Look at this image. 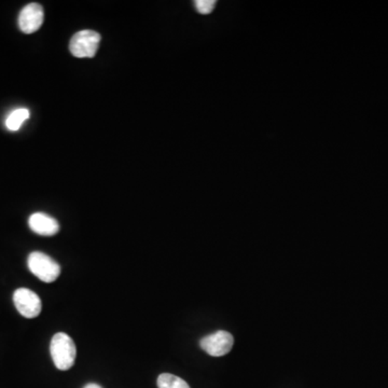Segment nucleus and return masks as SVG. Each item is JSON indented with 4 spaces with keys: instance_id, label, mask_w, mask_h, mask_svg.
Masks as SVG:
<instances>
[{
    "instance_id": "nucleus-1",
    "label": "nucleus",
    "mask_w": 388,
    "mask_h": 388,
    "mask_svg": "<svg viewBox=\"0 0 388 388\" xmlns=\"http://www.w3.org/2000/svg\"><path fill=\"white\" fill-rule=\"evenodd\" d=\"M51 357L59 370H69L75 363L77 348L75 342L64 332L53 336L50 344Z\"/></svg>"
},
{
    "instance_id": "nucleus-2",
    "label": "nucleus",
    "mask_w": 388,
    "mask_h": 388,
    "mask_svg": "<svg viewBox=\"0 0 388 388\" xmlns=\"http://www.w3.org/2000/svg\"><path fill=\"white\" fill-rule=\"evenodd\" d=\"M28 266L30 271L45 283H53L61 274V266L50 256L34 251L28 256Z\"/></svg>"
},
{
    "instance_id": "nucleus-3",
    "label": "nucleus",
    "mask_w": 388,
    "mask_h": 388,
    "mask_svg": "<svg viewBox=\"0 0 388 388\" xmlns=\"http://www.w3.org/2000/svg\"><path fill=\"white\" fill-rule=\"evenodd\" d=\"M101 39V35L94 30H80L70 40V53L79 59L94 57L100 47Z\"/></svg>"
},
{
    "instance_id": "nucleus-4",
    "label": "nucleus",
    "mask_w": 388,
    "mask_h": 388,
    "mask_svg": "<svg viewBox=\"0 0 388 388\" xmlns=\"http://www.w3.org/2000/svg\"><path fill=\"white\" fill-rule=\"evenodd\" d=\"M13 302L18 313L25 319H35L42 309V303L38 295L28 288L14 291Z\"/></svg>"
},
{
    "instance_id": "nucleus-5",
    "label": "nucleus",
    "mask_w": 388,
    "mask_h": 388,
    "mask_svg": "<svg viewBox=\"0 0 388 388\" xmlns=\"http://www.w3.org/2000/svg\"><path fill=\"white\" fill-rule=\"evenodd\" d=\"M234 338L228 331H217L206 336L200 341V346L210 356H224L232 350Z\"/></svg>"
},
{
    "instance_id": "nucleus-6",
    "label": "nucleus",
    "mask_w": 388,
    "mask_h": 388,
    "mask_svg": "<svg viewBox=\"0 0 388 388\" xmlns=\"http://www.w3.org/2000/svg\"><path fill=\"white\" fill-rule=\"evenodd\" d=\"M43 20V8L39 4H30L21 11L18 26L24 34H33L42 26Z\"/></svg>"
},
{
    "instance_id": "nucleus-7",
    "label": "nucleus",
    "mask_w": 388,
    "mask_h": 388,
    "mask_svg": "<svg viewBox=\"0 0 388 388\" xmlns=\"http://www.w3.org/2000/svg\"><path fill=\"white\" fill-rule=\"evenodd\" d=\"M30 230L42 236H53L59 233V224L57 219L43 212H35L28 219Z\"/></svg>"
},
{
    "instance_id": "nucleus-8",
    "label": "nucleus",
    "mask_w": 388,
    "mask_h": 388,
    "mask_svg": "<svg viewBox=\"0 0 388 388\" xmlns=\"http://www.w3.org/2000/svg\"><path fill=\"white\" fill-rule=\"evenodd\" d=\"M30 118V110L26 108H18L12 111L6 121V127L9 131L16 132L20 130L23 123Z\"/></svg>"
},
{
    "instance_id": "nucleus-9",
    "label": "nucleus",
    "mask_w": 388,
    "mask_h": 388,
    "mask_svg": "<svg viewBox=\"0 0 388 388\" xmlns=\"http://www.w3.org/2000/svg\"><path fill=\"white\" fill-rule=\"evenodd\" d=\"M156 384L159 388H190L189 384L185 380L169 373L159 375Z\"/></svg>"
},
{
    "instance_id": "nucleus-10",
    "label": "nucleus",
    "mask_w": 388,
    "mask_h": 388,
    "mask_svg": "<svg viewBox=\"0 0 388 388\" xmlns=\"http://www.w3.org/2000/svg\"><path fill=\"white\" fill-rule=\"evenodd\" d=\"M198 11L201 14H208L214 10L216 1L214 0H198L194 3Z\"/></svg>"
},
{
    "instance_id": "nucleus-11",
    "label": "nucleus",
    "mask_w": 388,
    "mask_h": 388,
    "mask_svg": "<svg viewBox=\"0 0 388 388\" xmlns=\"http://www.w3.org/2000/svg\"><path fill=\"white\" fill-rule=\"evenodd\" d=\"M84 388H103V387H101L100 385H97V384L91 383V384H88V385L84 386Z\"/></svg>"
}]
</instances>
